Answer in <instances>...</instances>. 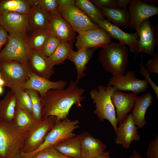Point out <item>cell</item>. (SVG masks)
<instances>
[{
	"label": "cell",
	"mask_w": 158,
	"mask_h": 158,
	"mask_svg": "<svg viewBox=\"0 0 158 158\" xmlns=\"http://www.w3.org/2000/svg\"><path fill=\"white\" fill-rule=\"evenodd\" d=\"M77 84L71 81L65 89L51 90L44 96L40 97L42 118L54 116L56 118L57 122L67 118L73 105L81 107V103L85 98L83 95L85 90Z\"/></svg>",
	"instance_id": "1"
},
{
	"label": "cell",
	"mask_w": 158,
	"mask_h": 158,
	"mask_svg": "<svg viewBox=\"0 0 158 158\" xmlns=\"http://www.w3.org/2000/svg\"><path fill=\"white\" fill-rule=\"evenodd\" d=\"M129 51L126 45L112 42L99 52L98 57L104 68L112 76L123 75L129 62Z\"/></svg>",
	"instance_id": "2"
},
{
	"label": "cell",
	"mask_w": 158,
	"mask_h": 158,
	"mask_svg": "<svg viewBox=\"0 0 158 158\" xmlns=\"http://www.w3.org/2000/svg\"><path fill=\"white\" fill-rule=\"evenodd\" d=\"M114 90L113 87L108 85L105 86L100 85L97 87L91 89L90 95L93 103L95 104L94 113L102 121L108 120L116 133L118 123L115 107L111 100L112 94Z\"/></svg>",
	"instance_id": "3"
},
{
	"label": "cell",
	"mask_w": 158,
	"mask_h": 158,
	"mask_svg": "<svg viewBox=\"0 0 158 158\" xmlns=\"http://www.w3.org/2000/svg\"><path fill=\"white\" fill-rule=\"evenodd\" d=\"M30 131L19 133L12 122L0 120V158H13L20 154Z\"/></svg>",
	"instance_id": "4"
},
{
	"label": "cell",
	"mask_w": 158,
	"mask_h": 158,
	"mask_svg": "<svg viewBox=\"0 0 158 158\" xmlns=\"http://www.w3.org/2000/svg\"><path fill=\"white\" fill-rule=\"evenodd\" d=\"M78 120H71L67 118L56 122L48 133L40 146L34 151L28 153H20L23 158H32L37 152L46 147L57 144L76 136L74 131L79 127Z\"/></svg>",
	"instance_id": "5"
},
{
	"label": "cell",
	"mask_w": 158,
	"mask_h": 158,
	"mask_svg": "<svg viewBox=\"0 0 158 158\" xmlns=\"http://www.w3.org/2000/svg\"><path fill=\"white\" fill-rule=\"evenodd\" d=\"M32 72L28 64L15 61H0V73L1 78L10 88L21 87L28 80Z\"/></svg>",
	"instance_id": "6"
},
{
	"label": "cell",
	"mask_w": 158,
	"mask_h": 158,
	"mask_svg": "<svg viewBox=\"0 0 158 158\" xmlns=\"http://www.w3.org/2000/svg\"><path fill=\"white\" fill-rule=\"evenodd\" d=\"M75 46L78 50L101 47L103 48L111 42V38L108 33L99 27L78 32Z\"/></svg>",
	"instance_id": "7"
},
{
	"label": "cell",
	"mask_w": 158,
	"mask_h": 158,
	"mask_svg": "<svg viewBox=\"0 0 158 158\" xmlns=\"http://www.w3.org/2000/svg\"><path fill=\"white\" fill-rule=\"evenodd\" d=\"M30 51V49L25 41L9 35L6 45L0 51V61H15L28 64Z\"/></svg>",
	"instance_id": "8"
},
{
	"label": "cell",
	"mask_w": 158,
	"mask_h": 158,
	"mask_svg": "<svg viewBox=\"0 0 158 158\" xmlns=\"http://www.w3.org/2000/svg\"><path fill=\"white\" fill-rule=\"evenodd\" d=\"M29 16L13 12L1 13L0 24L8 34L26 41L29 30Z\"/></svg>",
	"instance_id": "9"
},
{
	"label": "cell",
	"mask_w": 158,
	"mask_h": 158,
	"mask_svg": "<svg viewBox=\"0 0 158 158\" xmlns=\"http://www.w3.org/2000/svg\"><path fill=\"white\" fill-rule=\"evenodd\" d=\"M56 120V117L53 116L42 118L30 132L21 152L28 153L37 150L43 142Z\"/></svg>",
	"instance_id": "10"
},
{
	"label": "cell",
	"mask_w": 158,
	"mask_h": 158,
	"mask_svg": "<svg viewBox=\"0 0 158 158\" xmlns=\"http://www.w3.org/2000/svg\"><path fill=\"white\" fill-rule=\"evenodd\" d=\"M57 11L76 32L99 28L76 6H58Z\"/></svg>",
	"instance_id": "11"
},
{
	"label": "cell",
	"mask_w": 158,
	"mask_h": 158,
	"mask_svg": "<svg viewBox=\"0 0 158 158\" xmlns=\"http://www.w3.org/2000/svg\"><path fill=\"white\" fill-rule=\"evenodd\" d=\"M138 36V50L135 54V61L137 54L140 52L145 53L153 57L154 49L158 47V27H154L149 19L144 21L137 31Z\"/></svg>",
	"instance_id": "12"
},
{
	"label": "cell",
	"mask_w": 158,
	"mask_h": 158,
	"mask_svg": "<svg viewBox=\"0 0 158 158\" xmlns=\"http://www.w3.org/2000/svg\"><path fill=\"white\" fill-rule=\"evenodd\" d=\"M148 82L137 77L135 71H130L125 74L112 76L108 82V85L115 90L130 91L137 95L145 91L148 88Z\"/></svg>",
	"instance_id": "13"
},
{
	"label": "cell",
	"mask_w": 158,
	"mask_h": 158,
	"mask_svg": "<svg viewBox=\"0 0 158 158\" xmlns=\"http://www.w3.org/2000/svg\"><path fill=\"white\" fill-rule=\"evenodd\" d=\"M128 28L137 31L141 24L150 17L158 14V8L140 0H130L128 8Z\"/></svg>",
	"instance_id": "14"
},
{
	"label": "cell",
	"mask_w": 158,
	"mask_h": 158,
	"mask_svg": "<svg viewBox=\"0 0 158 158\" xmlns=\"http://www.w3.org/2000/svg\"><path fill=\"white\" fill-rule=\"evenodd\" d=\"M48 31L61 41L73 43L76 32L58 12L50 14Z\"/></svg>",
	"instance_id": "15"
},
{
	"label": "cell",
	"mask_w": 158,
	"mask_h": 158,
	"mask_svg": "<svg viewBox=\"0 0 158 158\" xmlns=\"http://www.w3.org/2000/svg\"><path fill=\"white\" fill-rule=\"evenodd\" d=\"M118 124L115 133L116 137L115 141L116 144H121L127 149L133 141L139 140L140 136L131 114L127 115L123 121Z\"/></svg>",
	"instance_id": "16"
},
{
	"label": "cell",
	"mask_w": 158,
	"mask_h": 158,
	"mask_svg": "<svg viewBox=\"0 0 158 158\" xmlns=\"http://www.w3.org/2000/svg\"><path fill=\"white\" fill-rule=\"evenodd\" d=\"M97 24L105 30L111 38L117 39L121 44L128 46L130 52L136 53L138 50V39L136 32L132 33L126 32L105 19L99 21Z\"/></svg>",
	"instance_id": "17"
},
{
	"label": "cell",
	"mask_w": 158,
	"mask_h": 158,
	"mask_svg": "<svg viewBox=\"0 0 158 158\" xmlns=\"http://www.w3.org/2000/svg\"><path fill=\"white\" fill-rule=\"evenodd\" d=\"M66 85L67 82L65 80L51 81L31 72L28 80L21 87L24 89H31L35 90L39 93L40 97H42L50 90H63Z\"/></svg>",
	"instance_id": "18"
},
{
	"label": "cell",
	"mask_w": 158,
	"mask_h": 158,
	"mask_svg": "<svg viewBox=\"0 0 158 158\" xmlns=\"http://www.w3.org/2000/svg\"><path fill=\"white\" fill-rule=\"evenodd\" d=\"M28 63L32 72L49 80L54 73V66L41 51L30 50Z\"/></svg>",
	"instance_id": "19"
},
{
	"label": "cell",
	"mask_w": 158,
	"mask_h": 158,
	"mask_svg": "<svg viewBox=\"0 0 158 158\" xmlns=\"http://www.w3.org/2000/svg\"><path fill=\"white\" fill-rule=\"evenodd\" d=\"M137 97L133 93H124L115 90L113 91L111 100L116 108L118 124L123 121L132 109Z\"/></svg>",
	"instance_id": "20"
},
{
	"label": "cell",
	"mask_w": 158,
	"mask_h": 158,
	"mask_svg": "<svg viewBox=\"0 0 158 158\" xmlns=\"http://www.w3.org/2000/svg\"><path fill=\"white\" fill-rule=\"evenodd\" d=\"M107 145L89 133H84L81 143V158H93L106 151Z\"/></svg>",
	"instance_id": "21"
},
{
	"label": "cell",
	"mask_w": 158,
	"mask_h": 158,
	"mask_svg": "<svg viewBox=\"0 0 158 158\" xmlns=\"http://www.w3.org/2000/svg\"><path fill=\"white\" fill-rule=\"evenodd\" d=\"M153 102V96L151 92H148L137 97L133 107L131 114L138 128H143L147 124L145 118L146 112Z\"/></svg>",
	"instance_id": "22"
},
{
	"label": "cell",
	"mask_w": 158,
	"mask_h": 158,
	"mask_svg": "<svg viewBox=\"0 0 158 158\" xmlns=\"http://www.w3.org/2000/svg\"><path fill=\"white\" fill-rule=\"evenodd\" d=\"M97 49L93 48L82 51H71L68 59L73 63L75 66L77 73L75 82L76 83L85 76L84 71L86 70V64Z\"/></svg>",
	"instance_id": "23"
},
{
	"label": "cell",
	"mask_w": 158,
	"mask_h": 158,
	"mask_svg": "<svg viewBox=\"0 0 158 158\" xmlns=\"http://www.w3.org/2000/svg\"><path fill=\"white\" fill-rule=\"evenodd\" d=\"M39 122L32 114L16 107L12 123L18 133H24L31 131Z\"/></svg>",
	"instance_id": "24"
},
{
	"label": "cell",
	"mask_w": 158,
	"mask_h": 158,
	"mask_svg": "<svg viewBox=\"0 0 158 158\" xmlns=\"http://www.w3.org/2000/svg\"><path fill=\"white\" fill-rule=\"evenodd\" d=\"M35 6V0H0V12H13L29 16Z\"/></svg>",
	"instance_id": "25"
},
{
	"label": "cell",
	"mask_w": 158,
	"mask_h": 158,
	"mask_svg": "<svg viewBox=\"0 0 158 158\" xmlns=\"http://www.w3.org/2000/svg\"><path fill=\"white\" fill-rule=\"evenodd\" d=\"M84 133L62 142L54 146L69 158H81V143Z\"/></svg>",
	"instance_id": "26"
},
{
	"label": "cell",
	"mask_w": 158,
	"mask_h": 158,
	"mask_svg": "<svg viewBox=\"0 0 158 158\" xmlns=\"http://www.w3.org/2000/svg\"><path fill=\"white\" fill-rule=\"evenodd\" d=\"M35 7L28 17L29 29L32 32L48 31L50 14L36 4L35 1Z\"/></svg>",
	"instance_id": "27"
},
{
	"label": "cell",
	"mask_w": 158,
	"mask_h": 158,
	"mask_svg": "<svg viewBox=\"0 0 158 158\" xmlns=\"http://www.w3.org/2000/svg\"><path fill=\"white\" fill-rule=\"evenodd\" d=\"M101 10L106 20L111 24L123 28L128 27L130 16L127 9L103 8Z\"/></svg>",
	"instance_id": "28"
},
{
	"label": "cell",
	"mask_w": 158,
	"mask_h": 158,
	"mask_svg": "<svg viewBox=\"0 0 158 158\" xmlns=\"http://www.w3.org/2000/svg\"><path fill=\"white\" fill-rule=\"evenodd\" d=\"M15 97L11 90L4 97L0 99V120L12 122L16 108Z\"/></svg>",
	"instance_id": "29"
},
{
	"label": "cell",
	"mask_w": 158,
	"mask_h": 158,
	"mask_svg": "<svg viewBox=\"0 0 158 158\" xmlns=\"http://www.w3.org/2000/svg\"><path fill=\"white\" fill-rule=\"evenodd\" d=\"M75 5L94 23L97 24L99 21L105 19L101 10L90 1L76 0Z\"/></svg>",
	"instance_id": "30"
},
{
	"label": "cell",
	"mask_w": 158,
	"mask_h": 158,
	"mask_svg": "<svg viewBox=\"0 0 158 158\" xmlns=\"http://www.w3.org/2000/svg\"><path fill=\"white\" fill-rule=\"evenodd\" d=\"M73 48V44L61 41L54 51L48 58L53 66L62 64L68 59Z\"/></svg>",
	"instance_id": "31"
},
{
	"label": "cell",
	"mask_w": 158,
	"mask_h": 158,
	"mask_svg": "<svg viewBox=\"0 0 158 158\" xmlns=\"http://www.w3.org/2000/svg\"><path fill=\"white\" fill-rule=\"evenodd\" d=\"M10 89L16 97V107L33 114L31 99L25 90L19 86L12 87Z\"/></svg>",
	"instance_id": "32"
},
{
	"label": "cell",
	"mask_w": 158,
	"mask_h": 158,
	"mask_svg": "<svg viewBox=\"0 0 158 158\" xmlns=\"http://www.w3.org/2000/svg\"><path fill=\"white\" fill-rule=\"evenodd\" d=\"M48 31H36L28 36L26 43L30 50L41 51L49 35Z\"/></svg>",
	"instance_id": "33"
},
{
	"label": "cell",
	"mask_w": 158,
	"mask_h": 158,
	"mask_svg": "<svg viewBox=\"0 0 158 158\" xmlns=\"http://www.w3.org/2000/svg\"><path fill=\"white\" fill-rule=\"evenodd\" d=\"M25 90L30 97L33 114L37 121L40 122L42 119V107L40 94L37 91L32 89H27Z\"/></svg>",
	"instance_id": "34"
},
{
	"label": "cell",
	"mask_w": 158,
	"mask_h": 158,
	"mask_svg": "<svg viewBox=\"0 0 158 158\" xmlns=\"http://www.w3.org/2000/svg\"><path fill=\"white\" fill-rule=\"evenodd\" d=\"M61 42L59 39L50 33L41 51L46 56L49 57L56 50Z\"/></svg>",
	"instance_id": "35"
},
{
	"label": "cell",
	"mask_w": 158,
	"mask_h": 158,
	"mask_svg": "<svg viewBox=\"0 0 158 158\" xmlns=\"http://www.w3.org/2000/svg\"><path fill=\"white\" fill-rule=\"evenodd\" d=\"M32 158H69L63 155L54 146L44 148L36 153Z\"/></svg>",
	"instance_id": "36"
},
{
	"label": "cell",
	"mask_w": 158,
	"mask_h": 158,
	"mask_svg": "<svg viewBox=\"0 0 158 158\" xmlns=\"http://www.w3.org/2000/svg\"><path fill=\"white\" fill-rule=\"evenodd\" d=\"M35 3L39 5L49 14L58 12V5L57 0H35Z\"/></svg>",
	"instance_id": "37"
},
{
	"label": "cell",
	"mask_w": 158,
	"mask_h": 158,
	"mask_svg": "<svg viewBox=\"0 0 158 158\" xmlns=\"http://www.w3.org/2000/svg\"><path fill=\"white\" fill-rule=\"evenodd\" d=\"M147 158H158V136L152 140L147 149Z\"/></svg>",
	"instance_id": "38"
},
{
	"label": "cell",
	"mask_w": 158,
	"mask_h": 158,
	"mask_svg": "<svg viewBox=\"0 0 158 158\" xmlns=\"http://www.w3.org/2000/svg\"><path fill=\"white\" fill-rule=\"evenodd\" d=\"M140 66V69L139 73L142 75L145 78V80L149 83L152 88L153 89L158 99V87L154 82L150 78L149 73L146 70L144 67L142 59L141 62L139 64Z\"/></svg>",
	"instance_id": "39"
},
{
	"label": "cell",
	"mask_w": 158,
	"mask_h": 158,
	"mask_svg": "<svg viewBox=\"0 0 158 158\" xmlns=\"http://www.w3.org/2000/svg\"><path fill=\"white\" fill-rule=\"evenodd\" d=\"M145 69L150 73L158 74V53L157 52H155L152 58L147 60Z\"/></svg>",
	"instance_id": "40"
},
{
	"label": "cell",
	"mask_w": 158,
	"mask_h": 158,
	"mask_svg": "<svg viewBox=\"0 0 158 158\" xmlns=\"http://www.w3.org/2000/svg\"><path fill=\"white\" fill-rule=\"evenodd\" d=\"M90 1L100 10L103 8H116V0H92Z\"/></svg>",
	"instance_id": "41"
},
{
	"label": "cell",
	"mask_w": 158,
	"mask_h": 158,
	"mask_svg": "<svg viewBox=\"0 0 158 158\" xmlns=\"http://www.w3.org/2000/svg\"><path fill=\"white\" fill-rule=\"evenodd\" d=\"M9 35L4 28L0 26V51L2 47L7 42Z\"/></svg>",
	"instance_id": "42"
},
{
	"label": "cell",
	"mask_w": 158,
	"mask_h": 158,
	"mask_svg": "<svg viewBox=\"0 0 158 158\" xmlns=\"http://www.w3.org/2000/svg\"><path fill=\"white\" fill-rule=\"evenodd\" d=\"M58 6H75V0H57Z\"/></svg>",
	"instance_id": "43"
},
{
	"label": "cell",
	"mask_w": 158,
	"mask_h": 158,
	"mask_svg": "<svg viewBox=\"0 0 158 158\" xmlns=\"http://www.w3.org/2000/svg\"><path fill=\"white\" fill-rule=\"evenodd\" d=\"M130 1V0H116V8L126 9Z\"/></svg>",
	"instance_id": "44"
},
{
	"label": "cell",
	"mask_w": 158,
	"mask_h": 158,
	"mask_svg": "<svg viewBox=\"0 0 158 158\" xmlns=\"http://www.w3.org/2000/svg\"><path fill=\"white\" fill-rule=\"evenodd\" d=\"M93 158H111L110 153L106 151L101 154Z\"/></svg>",
	"instance_id": "45"
},
{
	"label": "cell",
	"mask_w": 158,
	"mask_h": 158,
	"mask_svg": "<svg viewBox=\"0 0 158 158\" xmlns=\"http://www.w3.org/2000/svg\"><path fill=\"white\" fill-rule=\"evenodd\" d=\"M129 158H144L137 151H133L132 154L130 156Z\"/></svg>",
	"instance_id": "46"
},
{
	"label": "cell",
	"mask_w": 158,
	"mask_h": 158,
	"mask_svg": "<svg viewBox=\"0 0 158 158\" xmlns=\"http://www.w3.org/2000/svg\"><path fill=\"white\" fill-rule=\"evenodd\" d=\"M142 2L150 5H153V4H155L157 2V0H142Z\"/></svg>",
	"instance_id": "47"
},
{
	"label": "cell",
	"mask_w": 158,
	"mask_h": 158,
	"mask_svg": "<svg viewBox=\"0 0 158 158\" xmlns=\"http://www.w3.org/2000/svg\"><path fill=\"white\" fill-rule=\"evenodd\" d=\"M0 86H6V83L4 80L1 78H0Z\"/></svg>",
	"instance_id": "48"
},
{
	"label": "cell",
	"mask_w": 158,
	"mask_h": 158,
	"mask_svg": "<svg viewBox=\"0 0 158 158\" xmlns=\"http://www.w3.org/2000/svg\"><path fill=\"white\" fill-rule=\"evenodd\" d=\"M13 158H23L20 155V154H16Z\"/></svg>",
	"instance_id": "49"
},
{
	"label": "cell",
	"mask_w": 158,
	"mask_h": 158,
	"mask_svg": "<svg viewBox=\"0 0 158 158\" xmlns=\"http://www.w3.org/2000/svg\"><path fill=\"white\" fill-rule=\"evenodd\" d=\"M4 89L3 87L0 86V95H2L3 93Z\"/></svg>",
	"instance_id": "50"
},
{
	"label": "cell",
	"mask_w": 158,
	"mask_h": 158,
	"mask_svg": "<svg viewBox=\"0 0 158 158\" xmlns=\"http://www.w3.org/2000/svg\"><path fill=\"white\" fill-rule=\"evenodd\" d=\"M1 78V73H0V78Z\"/></svg>",
	"instance_id": "51"
},
{
	"label": "cell",
	"mask_w": 158,
	"mask_h": 158,
	"mask_svg": "<svg viewBox=\"0 0 158 158\" xmlns=\"http://www.w3.org/2000/svg\"><path fill=\"white\" fill-rule=\"evenodd\" d=\"M0 16H1V13L0 12Z\"/></svg>",
	"instance_id": "52"
}]
</instances>
